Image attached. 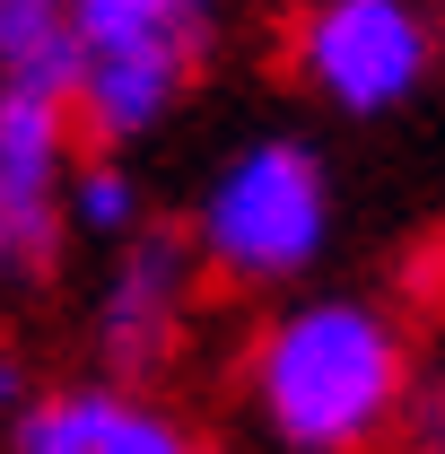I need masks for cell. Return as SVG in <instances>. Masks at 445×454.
I'll list each match as a JSON object with an SVG mask.
<instances>
[{
	"mask_svg": "<svg viewBox=\"0 0 445 454\" xmlns=\"http://www.w3.org/2000/svg\"><path fill=\"white\" fill-rule=\"evenodd\" d=\"M324 236H332V184H324V158L306 140L236 149L192 201V245H201L210 280L227 288H279L297 271H315Z\"/></svg>",
	"mask_w": 445,
	"mask_h": 454,
	"instance_id": "7a4b0ae2",
	"label": "cell"
},
{
	"mask_svg": "<svg viewBox=\"0 0 445 454\" xmlns=\"http://www.w3.org/2000/svg\"><path fill=\"white\" fill-rule=\"evenodd\" d=\"M9 411H35V402H27V367L0 349V419H9Z\"/></svg>",
	"mask_w": 445,
	"mask_h": 454,
	"instance_id": "30bf717a",
	"label": "cell"
},
{
	"mask_svg": "<svg viewBox=\"0 0 445 454\" xmlns=\"http://www.w3.org/2000/svg\"><path fill=\"white\" fill-rule=\"evenodd\" d=\"M0 88H79V27L70 0H0Z\"/></svg>",
	"mask_w": 445,
	"mask_h": 454,
	"instance_id": "ba28073f",
	"label": "cell"
},
{
	"mask_svg": "<svg viewBox=\"0 0 445 454\" xmlns=\"http://www.w3.org/2000/svg\"><path fill=\"white\" fill-rule=\"evenodd\" d=\"M297 79L340 114H393L437 61L428 9L419 0H306L288 35Z\"/></svg>",
	"mask_w": 445,
	"mask_h": 454,
	"instance_id": "277c9868",
	"label": "cell"
},
{
	"mask_svg": "<svg viewBox=\"0 0 445 454\" xmlns=\"http://www.w3.org/2000/svg\"><path fill=\"white\" fill-rule=\"evenodd\" d=\"M18 454H201L183 419L158 411L140 385H70V394L18 411Z\"/></svg>",
	"mask_w": 445,
	"mask_h": 454,
	"instance_id": "52a82bcc",
	"label": "cell"
},
{
	"mask_svg": "<svg viewBox=\"0 0 445 454\" xmlns=\"http://www.w3.org/2000/svg\"><path fill=\"white\" fill-rule=\"evenodd\" d=\"M201 245L192 227H140L122 245V262L105 271V297H97V349L122 385L158 376L175 358V340L192 324V288H201Z\"/></svg>",
	"mask_w": 445,
	"mask_h": 454,
	"instance_id": "8992f818",
	"label": "cell"
},
{
	"mask_svg": "<svg viewBox=\"0 0 445 454\" xmlns=\"http://www.w3.org/2000/svg\"><path fill=\"white\" fill-rule=\"evenodd\" d=\"M410 349L402 324L367 297H306L254 333L245 402L288 454H367L410 419Z\"/></svg>",
	"mask_w": 445,
	"mask_h": 454,
	"instance_id": "6da1fadb",
	"label": "cell"
},
{
	"mask_svg": "<svg viewBox=\"0 0 445 454\" xmlns=\"http://www.w3.org/2000/svg\"><path fill=\"white\" fill-rule=\"evenodd\" d=\"M70 227L97 236V245H131L140 236V184L113 167V158H88L70 175Z\"/></svg>",
	"mask_w": 445,
	"mask_h": 454,
	"instance_id": "9c48e42d",
	"label": "cell"
},
{
	"mask_svg": "<svg viewBox=\"0 0 445 454\" xmlns=\"http://www.w3.org/2000/svg\"><path fill=\"white\" fill-rule=\"evenodd\" d=\"M79 88L70 114L97 149L158 131L210 53V0H70Z\"/></svg>",
	"mask_w": 445,
	"mask_h": 454,
	"instance_id": "3957f363",
	"label": "cell"
},
{
	"mask_svg": "<svg viewBox=\"0 0 445 454\" xmlns=\"http://www.w3.org/2000/svg\"><path fill=\"white\" fill-rule=\"evenodd\" d=\"M79 114L53 88H0V288H35L70 227Z\"/></svg>",
	"mask_w": 445,
	"mask_h": 454,
	"instance_id": "5b68a950",
	"label": "cell"
}]
</instances>
